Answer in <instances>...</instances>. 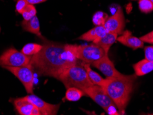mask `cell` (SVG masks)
I'll return each mask as SVG.
<instances>
[{"mask_svg":"<svg viewBox=\"0 0 153 115\" xmlns=\"http://www.w3.org/2000/svg\"><path fill=\"white\" fill-rule=\"evenodd\" d=\"M77 62L70 44L48 42L39 53L30 58V66L40 76L57 78L62 72Z\"/></svg>","mask_w":153,"mask_h":115,"instance_id":"cell-1","label":"cell"},{"mask_svg":"<svg viewBox=\"0 0 153 115\" xmlns=\"http://www.w3.org/2000/svg\"><path fill=\"white\" fill-rule=\"evenodd\" d=\"M137 78L136 74H122L119 76L105 79V82L102 87L114 101L121 114H125V110L130 101Z\"/></svg>","mask_w":153,"mask_h":115,"instance_id":"cell-2","label":"cell"},{"mask_svg":"<svg viewBox=\"0 0 153 115\" xmlns=\"http://www.w3.org/2000/svg\"><path fill=\"white\" fill-rule=\"evenodd\" d=\"M56 79L62 82L66 88L75 87L84 91L85 88L94 85L88 78L82 64H78L77 62L64 70Z\"/></svg>","mask_w":153,"mask_h":115,"instance_id":"cell-3","label":"cell"},{"mask_svg":"<svg viewBox=\"0 0 153 115\" xmlns=\"http://www.w3.org/2000/svg\"><path fill=\"white\" fill-rule=\"evenodd\" d=\"M70 48L77 60H81L82 62L91 65L100 60L104 55H108L105 53L102 48L93 43V44L81 46L70 45Z\"/></svg>","mask_w":153,"mask_h":115,"instance_id":"cell-4","label":"cell"},{"mask_svg":"<svg viewBox=\"0 0 153 115\" xmlns=\"http://www.w3.org/2000/svg\"><path fill=\"white\" fill-rule=\"evenodd\" d=\"M30 56L24 55L23 53L15 48H9L4 51L0 56V66L2 67H22L28 66L30 62Z\"/></svg>","mask_w":153,"mask_h":115,"instance_id":"cell-5","label":"cell"},{"mask_svg":"<svg viewBox=\"0 0 153 115\" xmlns=\"http://www.w3.org/2000/svg\"><path fill=\"white\" fill-rule=\"evenodd\" d=\"M7 70L20 81L24 85L26 92L29 94H33L34 90V71L30 64L22 67L4 66Z\"/></svg>","mask_w":153,"mask_h":115,"instance_id":"cell-6","label":"cell"},{"mask_svg":"<svg viewBox=\"0 0 153 115\" xmlns=\"http://www.w3.org/2000/svg\"><path fill=\"white\" fill-rule=\"evenodd\" d=\"M84 92L85 94L91 97L103 110L110 105H115L112 99L108 95L103 88L100 85H93L84 90Z\"/></svg>","mask_w":153,"mask_h":115,"instance_id":"cell-7","label":"cell"},{"mask_svg":"<svg viewBox=\"0 0 153 115\" xmlns=\"http://www.w3.org/2000/svg\"><path fill=\"white\" fill-rule=\"evenodd\" d=\"M125 26L126 20L123 10L119 8L113 15L108 17L103 26L108 33H114L119 35L123 32Z\"/></svg>","mask_w":153,"mask_h":115,"instance_id":"cell-8","label":"cell"},{"mask_svg":"<svg viewBox=\"0 0 153 115\" xmlns=\"http://www.w3.org/2000/svg\"><path fill=\"white\" fill-rule=\"evenodd\" d=\"M24 97L35 105L39 110L42 115H55L59 111L60 104H51L47 103L33 94H30V95H27Z\"/></svg>","mask_w":153,"mask_h":115,"instance_id":"cell-9","label":"cell"},{"mask_svg":"<svg viewBox=\"0 0 153 115\" xmlns=\"http://www.w3.org/2000/svg\"><path fill=\"white\" fill-rule=\"evenodd\" d=\"M91 66L98 69L106 76V78L115 77V76H121V74L115 68L113 62L110 59L108 55H105L100 60L93 63Z\"/></svg>","mask_w":153,"mask_h":115,"instance_id":"cell-10","label":"cell"},{"mask_svg":"<svg viewBox=\"0 0 153 115\" xmlns=\"http://www.w3.org/2000/svg\"><path fill=\"white\" fill-rule=\"evenodd\" d=\"M13 104L18 113L21 115H42L39 110L24 97L15 99Z\"/></svg>","mask_w":153,"mask_h":115,"instance_id":"cell-11","label":"cell"},{"mask_svg":"<svg viewBox=\"0 0 153 115\" xmlns=\"http://www.w3.org/2000/svg\"><path fill=\"white\" fill-rule=\"evenodd\" d=\"M117 41L121 44L132 48V50H137L142 48L143 47V42L140 39V38H137L132 35V33L129 30H125L121 34V35L117 37Z\"/></svg>","mask_w":153,"mask_h":115,"instance_id":"cell-12","label":"cell"},{"mask_svg":"<svg viewBox=\"0 0 153 115\" xmlns=\"http://www.w3.org/2000/svg\"><path fill=\"white\" fill-rule=\"evenodd\" d=\"M107 33L105 27L103 26H96L93 28L88 31V32L81 35L78 39L83 40V41L93 42H96L97 40L100 39L103 36H104Z\"/></svg>","mask_w":153,"mask_h":115,"instance_id":"cell-13","label":"cell"},{"mask_svg":"<svg viewBox=\"0 0 153 115\" xmlns=\"http://www.w3.org/2000/svg\"><path fill=\"white\" fill-rule=\"evenodd\" d=\"M22 27L25 31L35 34L38 37L42 38V35L40 32L39 21L37 16H35L29 20H24L22 22Z\"/></svg>","mask_w":153,"mask_h":115,"instance_id":"cell-14","label":"cell"},{"mask_svg":"<svg viewBox=\"0 0 153 115\" xmlns=\"http://www.w3.org/2000/svg\"><path fill=\"white\" fill-rule=\"evenodd\" d=\"M118 35L112 33H108L104 36L101 37L100 39L97 40L93 44L98 45L101 48H102L105 53L108 54V51L110 48L112 46V45L117 40Z\"/></svg>","mask_w":153,"mask_h":115,"instance_id":"cell-15","label":"cell"},{"mask_svg":"<svg viewBox=\"0 0 153 115\" xmlns=\"http://www.w3.org/2000/svg\"><path fill=\"white\" fill-rule=\"evenodd\" d=\"M133 68L137 76L146 75L153 71V62L145 59L134 64Z\"/></svg>","mask_w":153,"mask_h":115,"instance_id":"cell-16","label":"cell"},{"mask_svg":"<svg viewBox=\"0 0 153 115\" xmlns=\"http://www.w3.org/2000/svg\"><path fill=\"white\" fill-rule=\"evenodd\" d=\"M83 66L85 68V70L87 72L88 76V78L91 80V82L93 83L94 85H100V86H103L105 82V79H103L102 76L100 75L94 71L93 69L91 68V64H85V63H82Z\"/></svg>","mask_w":153,"mask_h":115,"instance_id":"cell-17","label":"cell"},{"mask_svg":"<svg viewBox=\"0 0 153 115\" xmlns=\"http://www.w3.org/2000/svg\"><path fill=\"white\" fill-rule=\"evenodd\" d=\"M84 95H85V93L82 90L75 87H70L67 88L65 99L69 101H76L79 100Z\"/></svg>","mask_w":153,"mask_h":115,"instance_id":"cell-18","label":"cell"},{"mask_svg":"<svg viewBox=\"0 0 153 115\" xmlns=\"http://www.w3.org/2000/svg\"><path fill=\"white\" fill-rule=\"evenodd\" d=\"M42 48V45L35 44V43H30V44H27L22 48L21 52L23 53L24 55L27 56H32L37 54L41 50Z\"/></svg>","mask_w":153,"mask_h":115,"instance_id":"cell-19","label":"cell"},{"mask_svg":"<svg viewBox=\"0 0 153 115\" xmlns=\"http://www.w3.org/2000/svg\"><path fill=\"white\" fill-rule=\"evenodd\" d=\"M108 15L102 11H97L93 16V23L94 26H104Z\"/></svg>","mask_w":153,"mask_h":115,"instance_id":"cell-20","label":"cell"},{"mask_svg":"<svg viewBox=\"0 0 153 115\" xmlns=\"http://www.w3.org/2000/svg\"><path fill=\"white\" fill-rule=\"evenodd\" d=\"M139 8L143 13H150L153 11V4L150 0H138Z\"/></svg>","mask_w":153,"mask_h":115,"instance_id":"cell-21","label":"cell"},{"mask_svg":"<svg viewBox=\"0 0 153 115\" xmlns=\"http://www.w3.org/2000/svg\"><path fill=\"white\" fill-rule=\"evenodd\" d=\"M36 14H37V10H36V8L34 5L29 4L27 5L26 8L24 9V10L22 13L24 20L30 19L31 18L36 16Z\"/></svg>","mask_w":153,"mask_h":115,"instance_id":"cell-22","label":"cell"},{"mask_svg":"<svg viewBox=\"0 0 153 115\" xmlns=\"http://www.w3.org/2000/svg\"><path fill=\"white\" fill-rule=\"evenodd\" d=\"M28 4V3L26 1V0H17L16 6H15L16 11L19 14H22Z\"/></svg>","mask_w":153,"mask_h":115,"instance_id":"cell-23","label":"cell"},{"mask_svg":"<svg viewBox=\"0 0 153 115\" xmlns=\"http://www.w3.org/2000/svg\"><path fill=\"white\" fill-rule=\"evenodd\" d=\"M145 59L153 62V46H146L144 48Z\"/></svg>","mask_w":153,"mask_h":115,"instance_id":"cell-24","label":"cell"},{"mask_svg":"<svg viewBox=\"0 0 153 115\" xmlns=\"http://www.w3.org/2000/svg\"><path fill=\"white\" fill-rule=\"evenodd\" d=\"M140 39L143 42L153 44V30L147 33L145 35L141 36L140 37Z\"/></svg>","mask_w":153,"mask_h":115,"instance_id":"cell-25","label":"cell"},{"mask_svg":"<svg viewBox=\"0 0 153 115\" xmlns=\"http://www.w3.org/2000/svg\"><path fill=\"white\" fill-rule=\"evenodd\" d=\"M117 108L115 105H110V106L105 108V109H104V110L107 112L108 114H110V115L121 114L120 112L117 111Z\"/></svg>","mask_w":153,"mask_h":115,"instance_id":"cell-26","label":"cell"},{"mask_svg":"<svg viewBox=\"0 0 153 115\" xmlns=\"http://www.w3.org/2000/svg\"><path fill=\"white\" fill-rule=\"evenodd\" d=\"M47 0H26V1L28 2L29 4H32V5H35V4H41L43 2H45Z\"/></svg>","mask_w":153,"mask_h":115,"instance_id":"cell-27","label":"cell"},{"mask_svg":"<svg viewBox=\"0 0 153 115\" xmlns=\"http://www.w3.org/2000/svg\"><path fill=\"white\" fill-rule=\"evenodd\" d=\"M150 1H151L152 2V4H153V0H150Z\"/></svg>","mask_w":153,"mask_h":115,"instance_id":"cell-28","label":"cell"},{"mask_svg":"<svg viewBox=\"0 0 153 115\" xmlns=\"http://www.w3.org/2000/svg\"><path fill=\"white\" fill-rule=\"evenodd\" d=\"M152 114V115H153V114Z\"/></svg>","mask_w":153,"mask_h":115,"instance_id":"cell-29","label":"cell"},{"mask_svg":"<svg viewBox=\"0 0 153 115\" xmlns=\"http://www.w3.org/2000/svg\"><path fill=\"white\" fill-rule=\"evenodd\" d=\"M0 31H1V28H0Z\"/></svg>","mask_w":153,"mask_h":115,"instance_id":"cell-30","label":"cell"}]
</instances>
